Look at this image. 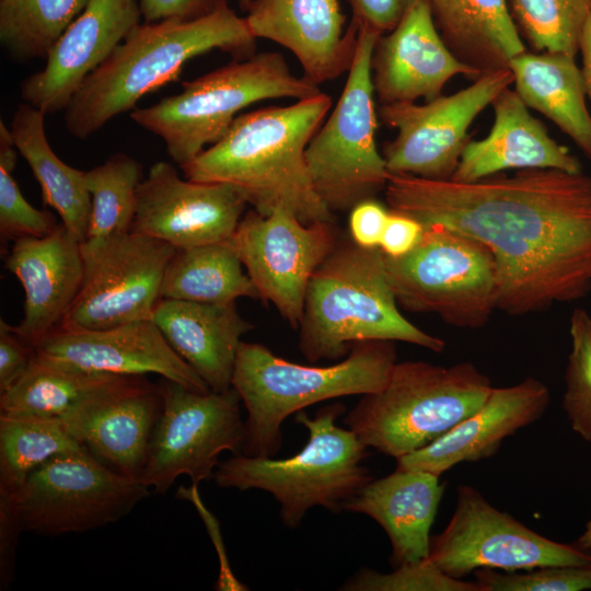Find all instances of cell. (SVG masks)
I'll return each mask as SVG.
<instances>
[{"mask_svg":"<svg viewBox=\"0 0 591 591\" xmlns=\"http://www.w3.org/2000/svg\"><path fill=\"white\" fill-rule=\"evenodd\" d=\"M162 406L159 384L146 375H119L59 418L101 463L140 482Z\"/></svg>","mask_w":591,"mask_h":591,"instance_id":"18","label":"cell"},{"mask_svg":"<svg viewBox=\"0 0 591 591\" xmlns=\"http://www.w3.org/2000/svg\"><path fill=\"white\" fill-rule=\"evenodd\" d=\"M247 206L231 185L183 179L160 161L139 184L130 231L175 248L228 242Z\"/></svg>","mask_w":591,"mask_h":591,"instance_id":"17","label":"cell"},{"mask_svg":"<svg viewBox=\"0 0 591 591\" xmlns=\"http://www.w3.org/2000/svg\"><path fill=\"white\" fill-rule=\"evenodd\" d=\"M429 559L464 579L478 569L505 571L591 563V552L549 540L494 507L476 488L460 485L454 512L430 538Z\"/></svg>","mask_w":591,"mask_h":591,"instance_id":"13","label":"cell"},{"mask_svg":"<svg viewBox=\"0 0 591 591\" xmlns=\"http://www.w3.org/2000/svg\"><path fill=\"white\" fill-rule=\"evenodd\" d=\"M346 412L340 403L323 406L313 418L300 410L296 421L309 431L300 452L286 459L237 454L217 465L212 479L222 488L267 491L280 503L283 524L298 528L309 509L321 506L335 513L373 479L362 465L368 447L336 420Z\"/></svg>","mask_w":591,"mask_h":591,"instance_id":"6","label":"cell"},{"mask_svg":"<svg viewBox=\"0 0 591 591\" xmlns=\"http://www.w3.org/2000/svg\"><path fill=\"white\" fill-rule=\"evenodd\" d=\"M576 544L580 548L591 552V520L588 522V524L586 526V531L579 537V540L577 541Z\"/></svg>","mask_w":591,"mask_h":591,"instance_id":"47","label":"cell"},{"mask_svg":"<svg viewBox=\"0 0 591 591\" xmlns=\"http://www.w3.org/2000/svg\"><path fill=\"white\" fill-rule=\"evenodd\" d=\"M163 406L140 482L164 494L181 475L192 484L212 478L224 451L243 449L246 428L237 392H196L162 378Z\"/></svg>","mask_w":591,"mask_h":591,"instance_id":"12","label":"cell"},{"mask_svg":"<svg viewBox=\"0 0 591 591\" xmlns=\"http://www.w3.org/2000/svg\"><path fill=\"white\" fill-rule=\"evenodd\" d=\"M348 591H480L476 581L448 576L429 558L403 564L389 573L361 569L341 588Z\"/></svg>","mask_w":591,"mask_h":591,"instance_id":"39","label":"cell"},{"mask_svg":"<svg viewBox=\"0 0 591 591\" xmlns=\"http://www.w3.org/2000/svg\"><path fill=\"white\" fill-rule=\"evenodd\" d=\"M513 18L536 51L576 56L591 0H511Z\"/></svg>","mask_w":591,"mask_h":591,"instance_id":"36","label":"cell"},{"mask_svg":"<svg viewBox=\"0 0 591 591\" xmlns=\"http://www.w3.org/2000/svg\"><path fill=\"white\" fill-rule=\"evenodd\" d=\"M570 354L563 406L571 428L591 443V315L576 308L570 316Z\"/></svg>","mask_w":591,"mask_h":591,"instance_id":"37","label":"cell"},{"mask_svg":"<svg viewBox=\"0 0 591 591\" xmlns=\"http://www.w3.org/2000/svg\"><path fill=\"white\" fill-rule=\"evenodd\" d=\"M425 227L415 218L390 209L380 243L385 256L401 257L413 251L421 241Z\"/></svg>","mask_w":591,"mask_h":591,"instance_id":"45","label":"cell"},{"mask_svg":"<svg viewBox=\"0 0 591 591\" xmlns=\"http://www.w3.org/2000/svg\"><path fill=\"white\" fill-rule=\"evenodd\" d=\"M576 56L557 51L528 53L509 63L517 93L529 108L551 119L591 160V114Z\"/></svg>","mask_w":591,"mask_h":591,"instance_id":"28","label":"cell"},{"mask_svg":"<svg viewBox=\"0 0 591 591\" xmlns=\"http://www.w3.org/2000/svg\"><path fill=\"white\" fill-rule=\"evenodd\" d=\"M513 83L509 68L486 72L459 92L416 102L380 105L379 118L396 130L382 152L391 174L450 179L476 116Z\"/></svg>","mask_w":591,"mask_h":591,"instance_id":"16","label":"cell"},{"mask_svg":"<svg viewBox=\"0 0 591 591\" xmlns=\"http://www.w3.org/2000/svg\"><path fill=\"white\" fill-rule=\"evenodd\" d=\"M349 212L350 239L364 248L379 247L390 210L375 198H368L355 205Z\"/></svg>","mask_w":591,"mask_h":591,"instance_id":"43","label":"cell"},{"mask_svg":"<svg viewBox=\"0 0 591 591\" xmlns=\"http://www.w3.org/2000/svg\"><path fill=\"white\" fill-rule=\"evenodd\" d=\"M144 22L194 21L228 5V0H139Z\"/></svg>","mask_w":591,"mask_h":591,"instance_id":"44","label":"cell"},{"mask_svg":"<svg viewBox=\"0 0 591 591\" xmlns=\"http://www.w3.org/2000/svg\"><path fill=\"white\" fill-rule=\"evenodd\" d=\"M255 47L244 16L229 5L194 21L139 23L83 81L63 111L65 127L74 138L85 139L175 80L190 59L213 49L244 59Z\"/></svg>","mask_w":591,"mask_h":591,"instance_id":"3","label":"cell"},{"mask_svg":"<svg viewBox=\"0 0 591 591\" xmlns=\"http://www.w3.org/2000/svg\"><path fill=\"white\" fill-rule=\"evenodd\" d=\"M401 308L432 313L461 328L485 326L497 310V274L489 250L465 234L425 227L419 244L401 257L384 255Z\"/></svg>","mask_w":591,"mask_h":591,"instance_id":"10","label":"cell"},{"mask_svg":"<svg viewBox=\"0 0 591 591\" xmlns=\"http://www.w3.org/2000/svg\"><path fill=\"white\" fill-rule=\"evenodd\" d=\"M84 277L57 329H100L152 320L176 248L132 231L81 243Z\"/></svg>","mask_w":591,"mask_h":591,"instance_id":"14","label":"cell"},{"mask_svg":"<svg viewBox=\"0 0 591 591\" xmlns=\"http://www.w3.org/2000/svg\"><path fill=\"white\" fill-rule=\"evenodd\" d=\"M391 210L484 244L496 264L497 310L522 316L591 290V177L520 170L474 182L391 174Z\"/></svg>","mask_w":591,"mask_h":591,"instance_id":"1","label":"cell"},{"mask_svg":"<svg viewBox=\"0 0 591 591\" xmlns=\"http://www.w3.org/2000/svg\"><path fill=\"white\" fill-rule=\"evenodd\" d=\"M45 115L22 102L13 113L10 130L19 153L40 186L44 204L57 212L65 228L82 243L91 217L85 171L68 165L54 152L45 132Z\"/></svg>","mask_w":591,"mask_h":591,"instance_id":"30","label":"cell"},{"mask_svg":"<svg viewBox=\"0 0 591 591\" xmlns=\"http://www.w3.org/2000/svg\"><path fill=\"white\" fill-rule=\"evenodd\" d=\"M141 16L139 0H90L56 42L45 67L21 82L23 102L45 114L65 111Z\"/></svg>","mask_w":591,"mask_h":591,"instance_id":"20","label":"cell"},{"mask_svg":"<svg viewBox=\"0 0 591 591\" xmlns=\"http://www.w3.org/2000/svg\"><path fill=\"white\" fill-rule=\"evenodd\" d=\"M150 495L85 448L59 453L27 477L18 496L23 531L40 535L81 533L118 521Z\"/></svg>","mask_w":591,"mask_h":591,"instance_id":"11","label":"cell"},{"mask_svg":"<svg viewBox=\"0 0 591 591\" xmlns=\"http://www.w3.org/2000/svg\"><path fill=\"white\" fill-rule=\"evenodd\" d=\"M457 74L482 76L448 47L428 0H418L394 28L375 40L371 78L380 105L434 100Z\"/></svg>","mask_w":591,"mask_h":591,"instance_id":"21","label":"cell"},{"mask_svg":"<svg viewBox=\"0 0 591 591\" xmlns=\"http://www.w3.org/2000/svg\"><path fill=\"white\" fill-rule=\"evenodd\" d=\"M90 0H0V43L18 61L46 59Z\"/></svg>","mask_w":591,"mask_h":591,"instance_id":"34","label":"cell"},{"mask_svg":"<svg viewBox=\"0 0 591 591\" xmlns=\"http://www.w3.org/2000/svg\"><path fill=\"white\" fill-rule=\"evenodd\" d=\"M452 53L480 74L525 51L508 0H428Z\"/></svg>","mask_w":591,"mask_h":591,"instance_id":"29","label":"cell"},{"mask_svg":"<svg viewBox=\"0 0 591 591\" xmlns=\"http://www.w3.org/2000/svg\"><path fill=\"white\" fill-rule=\"evenodd\" d=\"M352 19L379 34L394 28L418 0H347Z\"/></svg>","mask_w":591,"mask_h":591,"instance_id":"42","label":"cell"},{"mask_svg":"<svg viewBox=\"0 0 591 591\" xmlns=\"http://www.w3.org/2000/svg\"><path fill=\"white\" fill-rule=\"evenodd\" d=\"M251 1L252 0H239L240 8L243 11H246L248 9V7H250Z\"/></svg>","mask_w":591,"mask_h":591,"instance_id":"48","label":"cell"},{"mask_svg":"<svg viewBox=\"0 0 591 591\" xmlns=\"http://www.w3.org/2000/svg\"><path fill=\"white\" fill-rule=\"evenodd\" d=\"M152 321L170 346L213 392L231 387L242 336L254 325L233 303L161 299Z\"/></svg>","mask_w":591,"mask_h":591,"instance_id":"26","label":"cell"},{"mask_svg":"<svg viewBox=\"0 0 591 591\" xmlns=\"http://www.w3.org/2000/svg\"><path fill=\"white\" fill-rule=\"evenodd\" d=\"M493 389L490 379L471 362H396L384 387L362 395L343 422L368 448L398 459L464 420Z\"/></svg>","mask_w":591,"mask_h":591,"instance_id":"7","label":"cell"},{"mask_svg":"<svg viewBox=\"0 0 591 591\" xmlns=\"http://www.w3.org/2000/svg\"><path fill=\"white\" fill-rule=\"evenodd\" d=\"M320 92L317 85L293 74L280 53L263 51L185 81L178 94L135 108L130 117L160 137L181 167L221 139L246 107L274 99L303 100Z\"/></svg>","mask_w":591,"mask_h":591,"instance_id":"8","label":"cell"},{"mask_svg":"<svg viewBox=\"0 0 591 591\" xmlns=\"http://www.w3.org/2000/svg\"><path fill=\"white\" fill-rule=\"evenodd\" d=\"M141 181V164L123 152L85 171L91 217L84 241H101L130 231Z\"/></svg>","mask_w":591,"mask_h":591,"instance_id":"35","label":"cell"},{"mask_svg":"<svg viewBox=\"0 0 591 591\" xmlns=\"http://www.w3.org/2000/svg\"><path fill=\"white\" fill-rule=\"evenodd\" d=\"M18 149L10 140L0 142V235L1 241L20 237H43L60 222L47 210L33 207L22 195L12 172Z\"/></svg>","mask_w":591,"mask_h":591,"instance_id":"38","label":"cell"},{"mask_svg":"<svg viewBox=\"0 0 591 591\" xmlns=\"http://www.w3.org/2000/svg\"><path fill=\"white\" fill-rule=\"evenodd\" d=\"M549 399L548 387L532 376L494 386L477 410L430 444L396 459V468L441 476L462 462L490 457L506 438L540 419Z\"/></svg>","mask_w":591,"mask_h":591,"instance_id":"23","label":"cell"},{"mask_svg":"<svg viewBox=\"0 0 591 591\" xmlns=\"http://www.w3.org/2000/svg\"><path fill=\"white\" fill-rule=\"evenodd\" d=\"M491 105L495 119L489 134L468 140L450 179L474 182L514 169L583 172L580 161L548 135L515 90L505 89Z\"/></svg>","mask_w":591,"mask_h":591,"instance_id":"25","label":"cell"},{"mask_svg":"<svg viewBox=\"0 0 591 591\" xmlns=\"http://www.w3.org/2000/svg\"><path fill=\"white\" fill-rule=\"evenodd\" d=\"M358 27L355 57L340 96L305 150L314 189L333 213L374 198L391 176L376 146L379 114L371 78L372 50L381 34Z\"/></svg>","mask_w":591,"mask_h":591,"instance_id":"9","label":"cell"},{"mask_svg":"<svg viewBox=\"0 0 591 591\" xmlns=\"http://www.w3.org/2000/svg\"><path fill=\"white\" fill-rule=\"evenodd\" d=\"M396 362L392 340L359 341L347 357L325 367L291 362L264 345L242 341L231 386L247 413L243 453L274 456L286 418L316 403L380 391Z\"/></svg>","mask_w":591,"mask_h":591,"instance_id":"5","label":"cell"},{"mask_svg":"<svg viewBox=\"0 0 591 591\" xmlns=\"http://www.w3.org/2000/svg\"><path fill=\"white\" fill-rule=\"evenodd\" d=\"M443 491L440 476L396 468L364 485L344 509L363 513L380 524L391 543L390 561L397 567L429 558L430 529Z\"/></svg>","mask_w":591,"mask_h":591,"instance_id":"27","label":"cell"},{"mask_svg":"<svg viewBox=\"0 0 591 591\" xmlns=\"http://www.w3.org/2000/svg\"><path fill=\"white\" fill-rule=\"evenodd\" d=\"M298 329L300 352L311 363L341 360L354 344L367 340L404 341L433 352L447 346L401 313L380 247L364 248L345 236L312 275Z\"/></svg>","mask_w":591,"mask_h":591,"instance_id":"4","label":"cell"},{"mask_svg":"<svg viewBox=\"0 0 591 591\" xmlns=\"http://www.w3.org/2000/svg\"><path fill=\"white\" fill-rule=\"evenodd\" d=\"M34 352L78 370L116 375L152 373L196 392L211 391L152 320L100 329H55L34 346Z\"/></svg>","mask_w":591,"mask_h":591,"instance_id":"19","label":"cell"},{"mask_svg":"<svg viewBox=\"0 0 591 591\" xmlns=\"http://www.w3.org/2000/svg\"><path fill=\"white\" fill-rule=\"evenodd\" d=\"M162 299L233 303L258 299L256 288L228 242L176 248L161 288Z\"/></svg>","mask_w":591,"mask_h":591,"instance_id":"31","label":"cell"},{"mask_svg":"<svg viewBox=\"0 0 591 591\" xmlns=\"http://www.w3.org/2000/svg\"><path fill=\"white\" fill-rule=\"evenodd\" d=\"M244 19L256 39L291 51L317 86L350 69L359 27L351 20L345 30L338 0H252Z\"/></svg>","mask_w":591,"mask_h":591,"instance_id":"22","label":"cell"},{"mask_svg":"<svg viewBox=\"0 0 591 591\" xmlns=\"http://www.w3.org/2000/svg\"><path fill=\"white\" fill-rule=\"evenodd\" d=\"M34 357V347L3 320L0 321V394L24 373Z\"/></svg>","mask_w":591,"mask_h":591,"instance_id":"41","label":"cell"},{"mask_svg":"<svg viewBox=\"0 0 591 591\" xmlns=\"http://www.w3.org/2000/svg\"><path fill=\"white\" fill-rule=\"evenodd\" d=\"M117 376L69 368L34 352L24 373L0 394V414L59 418Z\"/></svg>","mask_w":591,"mask_h":591,"instance_id":"32","label":"cell"},{"mask_svg":"<svg viewBox=\"0 0 591 591\" xmlns=\"http://www.w3.org/2000/svg\"><path fill=\"white\" fill-rule=\"evenodd\" d=\"M579 51L581 53L582 57L581 71L584 80L586 92L591 102V10L582 28Z\"/></svg>","mask_w":591,"mask_h":591,"instance_id":"46","label":"cell"},{"mask_svg":"<svg viewBox=\"0 0 591 591\" xmlns=\"http://www.w3.org/2000/svg\"><path fill=\"white\" fill-rule=\"evenodd\" d=\"M336 221L304 223L285 208L244 213L229 243L253 281L258 299L273 304L294 329L309 282L340 239Z\"/></svg>","mask_w":591,"mask_h":591,"instance_id":"15","label":"cell"},{"mask_svg":"<svg viewBox=\"0 0 591 591\" xmlns=\"http://www.w3.org/2000/svg\"><path fill=\"white\" fill-rule=\"evenodd\" d=\"M332 108L320 92L286 106L240 114L228 131L181 166L185 178L234 187L252 209L285 208L304 223L336 221L312 184L306 147Z\"/></svg>","mask_w":591,"mask_h":591,"instance_id":"2","label":"cell"},{"mask_svg":"<svg viewBox=\"0 0 591 591\" xmlns=\"http://www.w3.org/2000/svg\"><path fill=\"white\" fill-rule=\"evenodd\" d=\"M480 591H582L591 590V563L542 567L524 572H498L478 569L473 572Z\"/></svg>","mask_w":591,"mask_h":591,"instance_id":"40","label":"cell"},{"mask_svg":"<svg viewBox=\"0 0 591 591\" xmlns=\"http://www.w3.org/2000/svg\"><path fill=\"white\" fill-rule=\"evenodd\" d=\"M4 266L25 293L23 317L14 327L34 347L59 327L80 292L81 242L60 222L46 236L14 240Z\"/></svg>","mask_w":591,"mask_h":591,"instance_id":"24","label":"cell"},{"mask_svg":"<svg viewBox=\"0 0 591 591\" xmlns=\"http://www.w3.org/2000/svg\"><path fill=\"white\" fill-rule=\"evenodd\" d=\"M82 448L60 418L0 414V497L18 498L36 467Z\"/></svg>","mask_w":591,"mask_h":591,"instance_id":"33","label":"cell"}]
</instances>
